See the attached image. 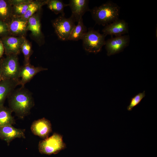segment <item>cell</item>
<instances>
[{
    "label": "cell",
    "instance_id": "obj_1",
    "mask_svg": "<svg viewBox=\"0 0 157 157\" xmlns=\"http://www.w3.org/2000/svg\"><path fill=\"white\" fill-rule=\"evenodd\" d=\"M8 99L9 108L22 118L29 114L34 105L31 92L24 86L14 89Z\"/></svg>",
    "mask_w": 157,
    "mask_h": 157
},
{
    "label": "cell",
    "instance_id": "obj_2",
    "mask_svg": "<svg viewBox=\"0 0 157 157\" xmlns=\"http://www.w3.org/2000/svg\"><path fill=\"white\" fill-rule=\"evenodd\" d=\"M120 9L116 4L108 1L94 7L90 11L96 23L105 26L119 19Z\"/></svg>",
    "mask_w": 157,
    "mask_h": 157
},
{
    "label": "cell",
    "instance_id": "obj_3",
    "mask_svg": "<svg viewBox=\"0 0 157 157\" xmlns=\"http://www.w3.org/2000/svg\"><path fill=\"white\" fill-rule=\"evenodd\" d=\"M1 70L0 79L19 80L21 67L17 55L6 56L0 60Z\"/></svg>",
    "mask_w": 157,
    "mask_h": 157
},
{
    "label": "cell",
    "instance_id": "obj_4",
    "mask_svg": "<svg viewBox=\"0 0 157 157\" xmlns=\"http://www.w3.org/2000/svg\"><path fill=\"white\" fill-rule=\"evenodd\" d=\"M106 36L93 29L89 28L81 40L84 49L88 53L99 52L105 45Z\"/></svg>",
    "mask_w": 157,
    "mask_h": 157
},
{
    "label": "cell",
    "instance_id": "obj_5",
    "mask_svg": "<svg viewBox=\"0 0 157 157\" xmlns=\"http://www.w3.org/2000/svg\"><path fill=\"white\" fill-rule=\"evenodd\" d=\"M66 147L63 136L57 133H54L50 137L40 140L38 145L39 152L47 155L57 154Z\"/></svg>",
    "mask_w": 157,
    "mask_h": 157
},
{
    "label": "cell",
    "instance_id": "obj_6",
    "mask_svg": "<svg viewBox=\"0 0 157 157\" xmlns=\"http://www.w3.org/2000/svg\"><path fill=\"white\" fill-rule=\"evenodd\" d=\"M52 24L58 39L63 41L68 40L75 22L70 17L66 18L61 15L53 20Z\"/></svg>",
    "mask_w": 157,
    "mask_h": 157
},
{
    "label": "cell",
    "instance_id": "obj_7",
    "mask_svg": "<svg viewBox=\"0 0 157 157\" xmlns=\"http://www.w3.org/2000/svg\"><path fill=\"white\" fill-rule=\"evenodd\" d=\"M130 40L129 35H127L112 37L106 41L107 55L110 56L122 52L128 46Z\"/></svg>",
    "mask_w": 157,
    "mask_h": 157
},
{
    "label": "cell",
    "instance_id": "obj_8",
    "mask_svg": "<svg viewBox=\"0 0 157 157\" xmlns=\"http://www.w3.org/2000/svg\"><path fill=\"white\" fill-rule=\"evenodd\" d=\"M24 37L8 35L0 39L3 45L4 53L6 56L18 55L19 54Z\"/></svg>",
    "mask_w": 157,
    "mask_h": 157
},
{
    "label": "cell",
    "instance_id": "obj_9",
    "mask_svg": "<svg viewBox=\"0 0 157 157\" xmlns=\"http://www.w3.org/2000/svg\"><path fill=\"white\" fill-rule=\"evenodd\" d=\"M28 19L13 15L7 23L9 34L13 36H24L27 31Z\"/></svg>",
    "mask_w": 157,
    "mask_h": 157
},
{
    "label": "cell",
    "instance_id": "obj_10",
    "mask_svg": "<svg viewBox=\"0 0 157 157\" xmlns=\"http://www.w3.org/2000/svg\"><path fill=\"white\" fill-rule=\"evenodd\" d=\"M32 133L43 139L49 137L52 131V125L50 121L45 118L35 120L31 127Z\"/></svg>",
    "mask_w": 157,
    "mask_h": 157
},
{
    "label": "cell",
    "instance_id": "obj_11",
    "mask_svg": "<svg viewBox=\"0 0 157 157\" xmlns=\"http://www.w3.org/2000/svg\"><path fill=\"white\" fill-rule=\"evenodd\" d=\"M47 69V68L41 67H35L30 63L24 64L20 67L19 75V85L24 86L37 74Z\"/></svg>",
    "mask_w": 157,
    "mask_h": 157
},
{
    "label": "cell",
    "instance_id": "obj_12",
    "mask_svg": "<svg viewBox=\"0 0 157 157\" xmlns=\"http://www.w3.org/2000/svg\"><path fill=\"white\" fill-rule=\"evenodd\" d=\"M89 1L87 0H70L69 6L72 14L70 17L75 22H78L85 12L90 11L89 8Z\"/></svg>",
    "mask_w": 157,
    "mask_h": 157
},
{
    "label": "cell",
    "instance_id": "obj_13",
    "mask_svg": "<svg viewBox=\"0 0 157 157\" xmlns=\"http://www.w3.org/2000/svg\"><path fill=\"white\" fill-rule=\"evenodd\" d=\"M103 34L106 36H117L123 35L129 32L127 23L124 20L119 19L105 26L102 30Z\"/></svg>",
    "mask_w": 157,
    "mask_h": 157
},
{
    "label": "cell",
    "instance_id": "obj_14",
    "mask_svg": "<svg viewBox=\"0 0 157 157\" xmlns=\"http://www.w3.org/2000/svg\"><path fill=\"white\" fill-rule=\"evenodd\" d=\"M25 130L17 129L12 125L0 127V138L5 141L8 144L16 138H25Z\"/></svg>",
    "mask_w": 157,
    "mask_h": 157
},
{
    "label": "cell",
    "instance_id": "obj_15",
    "mask_svg": "<svg viewBox=\"0 0 157 157\" xmlns=\"http://www.w3.org/2000/svg\"><path fill=\"white\" fill-rule=\"evenodd\" d=\"M19 84V81L0 79V106L4 105L6 99Z\"/></svg>",
    "mask_w": 157,
    "mask_h": 157
},
{
    "label": "cell",
    "instance_id": "obj_16",
    "mask_svg": "<svg viewBox=\"0 0 157 157\" xmlns=\"http://www.w3.org/2000/svg\"><path fill=\"white\" fill-rule=\"evenodd\" d=\"M27 31H30L32 34L36 37L40 38L43 37L38 14H35L28 19Z\"/></svg>",
    "mask_w": 157,
    "mask_h": 157
},
{
    "label": "cell",
    "instance_id": "obj_17",
    "mask_svg": "<svg viewBox=\"0 0 157 157\" xmlns=\"http://www.w3.org/2000/svg\"><path fill=\"white\" fill-rule=\"evenodd\" d=\"M13 8V15L22 17L25 13L31 0H10Z\"/></svg>",
    "mask_w": 157,
    "mask_h": 157
},
{
    "label": "cell",
    "instance_id": "obj_18",
    "mask_svg": "<svg viewBox=\"0 0 157 157\" xmlns=\"http://www.w3.org/2000/svg\"><path fill=\"white\" fill-rule=\"evenodd\" d=\"M13 16L12 6L10 0H0V19L7 24Z\"/></svg>",
    "mask_w": 157,
    "mask_h": 157
},
{
    "label": "cell",
    "instance_id": "obj_19",
    "mask_svg": "<svg viewBox=\"0 0 157 157\" xmlns=\"http://www.w3.org/2000/svg\"><path fill=\"white\" fill-rule=\"evenodd\" d=\"M12 112L9 108L4 105L0 106V127L13 125L15 123V120L12 115Z\"/></svg>",
    "mask_w": 157,
    "mask_h": 157
},
{
    "label": "cell",
    "instance_id": "obj_20",
    "mask_svg": "<svg viewBox=\"0 0 157 157\" xmlns=\"http://www.w3.org/2000/svg\"><path fill=\"white\" fill-rule=\"evenodd\" d=\"M87 31V28L84 25L82 18L73 29L68 40L76 41L82 40Z\"/></svg>",
    "mask_w": 157,
    "mask_h": 157
},
{
    "label": "cell",
    "instance_id": "obj_21",
    "mask_svg": "<svg viewBox=\"0 0 157 157\" xmlns=\"http://www.w3.org/2000/svg\"><path fill=\"white\" fill-rule=\"evenodd\" d=\"M48 0H31L26 12L22 17L28 19L30 17L39 10L42 6L47 4Z\"/></svg>",
    "mask_w": 157,
    "mask_h": 157
},
{
    "label": "cell",
    "instance_id": "obj_22",
    "mask_svg": "<svg viewBox=\"0 0 157 157\" xmlns=\"http://www.w3.org/2000/svg\"><path fill=\"white\" fill-rule=\"evenodd\" d=\"M48 8L55 14H61L65 16L64 8L69 6V4L65 3L60 0H48L47 4Z\"/></svg>",
    "mask_w": 157,
    "mask_h": 157
},
{
    "label": "cell",
    "instance_id": "obj_23",
    "mask_svg": "<svg viewBox=\"0 0 157 157\" xmlns=\"http://www.w3.org/2000/svg\"><path fill=\"white\" fill-rule=\"evenodd\" d=\"M21 51L24 57V64L30 62V58L32 52L31 44L24 37L21 47Z\"/></svg>",
    "mask_w": 157,
    "mask_h": 157
},
{
    "label": "cell",
    "instance_id": "obj_24",
    "mask_svg": "<svg viewBox=\"0 0 157 157\" xmlns=\"http://www.w3.org/2000/svg\"><path fill=\"white\" fill-rule=\"evenodd\" d=\"M144 91L142 92H140L136 94L131 99L130 104L127 107V110L129 111H131L135 106L138 105L143 98L145 96Z\"/></svg>",
    "mask_w": 157,
    "mask_h": 157
},
{
    "label": "cell",
    "instance_id": "obj_25",
    "mask_svg": "<svg viewBox=\"0 0 157 157\" xmlns=\"http://www.w3.org/2000/svg\"><path fill=\"white\" fill-rule=\"evenodd\" d=\"M9 34L7 24L0 19V37H3Z\"/></svg>",
    "mask_w": 157,
    "mask_h": 157
},
{
    "label": "cell",
    "instance_id": "obj_26",
    "mask_svg": "<svg viewBox=\"0 0 157 157\" xmlns=\"http://www.w3.org/2000/svg\"><path fill=\"white\" fill-rule=\"evenodd\" d=\"M4 53V47L2 41L0 39V58H2Z\"/></svg>",
    "mask_w": 157,
    "mask_h": 157
},
{
    "label": "cell",
    "instance_id": "obj_27",
    "mask_svg": "<svg viewBox=\"0 0 157 157\" xmlns=\"http://www.w3.org/2000/svg\"><path fill=\"white\" fill-rule=\"evenodd\" d=\"M1 68L0 65V79L1 78Z\"/></svg>",
    "mask_w": 157,
    "mask_h": 157
}]
</instances>
